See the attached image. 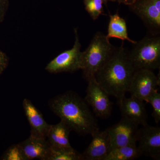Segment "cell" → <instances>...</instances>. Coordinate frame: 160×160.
<instances>
[{
    "label": "cell",
    "instance_id": "6da1fadb",
    "mask_svg": "<svg viewBox=\"0 0 160 160\" xmlns=\"http://www.w3.org/2000/svg\"><path fill=\"white\" fill-rule=\"evenodd\" d=\"M136 69L123 47H114L110 56L96 72L98 83L118 101L126 96Z\"/></svg>",
    "mask_w": 160,
    "mask_h": 160
},
{
    "label": "cell",
    "instance_id": "7a4b0ae2",
    "mask_svg": "<svg viewBox=\"0 0 160 160\" xmlns=\"http://www.w3.org/2000/svg\"><path fill=\"white\" fill-rule=\"evenodd\" d=\"M50 108L71 131L82 135L92 134L99 130L97 121L85 100L73 92H66L52 100Z\"/></svg>",
    "mask_w": 160,
    "mask_h": 160
},
{
    "label": "cell",
    "instance_id": "3957f363",
    "mask_svg": "<svg viewBox=\"0 0 160 160\" xmlns=\"http://www.w3.org/2000/svg\"><path fill=\"white\" fill-rule=\"evenodd\" d=\"M114 46L102 32H98L81 56V70L86 80L94 77L97 71L111 55Z\"/></svg>",
    "mask_w": 160,
    "mask_h": 160
},
{
    "label": "cell",
    "instance_id": "277c9868",
    "mask_svg": "<svg viewBox=\"0 0 160 160\" xmlns=\"http://www.w3.org/2000/svg\"><path fill=\"white\" fill-rule=\"evenodd\" d=\"M128 56L136 70L160 69V36H146L132 44Z\"/></svg>",
    "mask_w": 160,
    "mask_h": 160
},
{
    "label": "cell",
    "instance_id": "5b68a950",
    "mask_svg": "<svg viewBox=\"0 0 160 160\" xmlns=\"http://www.w3.org/2000/svg\"><path fill=\"white\" fill-rule=\"evenodd\" d=\"M75 42L71 49L66 50L51 60L46 67L50 73L73 72L81 69L82 45L80 43L78 29H74Z\"/></svg>",
    "mask_w": 160,
    "mask_h": 160
},
{
    "label": "cell",
    "instance_id": "8992f818",
    "mask_svg": "<svg viewBox=\"0 0 160 160\" xmlns=\"http://www.w3.org/2000/svg\"><path fill=\"white\" fill-rule=\"evenodd\" d=\"M129 9L144 23L152 35L160 34V0H136Z\"/></svg>",
    "mask_w": 160,
    "mask_h": 160
},
{
    "label": "cell",
    "instance_id": "52a82bcc",
    "mask_svg": "<svg viewBox=\"0 0 160 160\" xmlns=\"http://www.w3.org/2000/svg\"><path fill=\"white\" fill-rule=\"evenodd\" d=\"M87 81L88 86L84 100L91 106L96 116L103 119L109 118L112 109L109 94L98 83L94 77Z\"/></svg>",
    "mask_w": 160,
    "mask_h": 160
},
{
    "label": "cell",
    "instance_id": "ba28073f",
    "mask_svg": "<svg viewBox=\"0 0 160 160\" xmlns=\"http://www.w3.org/2000/svg\"><path fill=\"white\" fill-rule=\"evenodd\" d=\"M139 130L138 124L123 118L117 124L107 128L106 130L110 137V151L121 146L136 145Z\"/></svg>",
    "mask_w": 160,
    "mask_h": 160
},
{
    "label": "cell",
    "instance_id": "9c48e42d",
    "mask_svg": "<svg viewBox=\"0 0 160 160\" xmlns=\"http://www.w3.org/2000/svg\"><path fill=\"white\" fill-rule=\"evenodd\" d=\"M160 77L153 71L148 69H139L135 72L129 86L128 92L131 96L144 101L151 94L157 87L159 86Z\"/></svg>",
    "mask_w": 160,
    "mask_h": 160
},
{
    "label": "cell",
    "instance_id": "30bf717a",
    "mask_svg": "<svg viewBox=\"0 0 160 160\" xmlns=\"http://www.w3.org/2000/svg\"><path fill=\"white\" fill-rule=\"evenodd\" d=\"M137 146L141 156L160 159V128L158 126H143L139 129Z\"/></svg>",
    "mask_w": 160,
    "mask_h": 160
},
{
    "label": "cell",
    "instance_id": "8fae6325",
    "mask_svg": "<svg viewBox=\"0 0 160 160\" xmlns=\"http://www.w3.org/2000/svg\"><path fill=\"white\" fill-rule=\"evenodd\" d=\"M144 101L134 97L126 96L118 101L122 118L131 121L139 126L148 125V115Z\"/></svg>",
    "mask_w": 160,
    "mask_h": 160
},
{
    "label": "cell",
    "instance_id": "7c38bea8",
    "mask_svg": "<svg viewBox=\"0 0 160 160\" xmlns=\"http://www.w3.org/2000/svg\"><path fill=\"white\" fill-rule=\"evenodd\" d=\"M92 140L82 154V160H104L110 151V139L106 130L95 132Z\"/></svg>",
    "mask_w": 160,
    "mask_h": 160
},
{
    "label": "cell",
    "instance_id": "4fadbf2b",
    "mask_svg": "<svg viewBox=\"0 0 160 160\" xmlns=\"http://www.w3.org/2000/svg\"><path fill=\"white\" fill-rule=\"evenodd\" d=\"M22 105L31 127L30 135L46 139L50 125L46 122L41 112L30 100L24 99Z\"/></svg>",
    "mask_w": 160,
    "mask_h": 160
},
{
    "label": "cell",
    "instance_id": "5bb4252c",
    "mask_svg": "<svg viewBox=\"0 0 160 160\" xmlns=\"http://www.w3.org/2000/svg\"><path fill=\"white\" fill-rule=\"evenodd\" d=\"M18 144L26 160H47L50 146L46 139L30 135Z\"/></svg>",
    "mask_w": 160,
    "mask_h": 160
},
{
    "label": "cell",
    "instance_id": "9a60e30c",
    "mask_svg": "<svg viewBox=\"0 0 160 160\" xmlns=\"http://www.w3.org/2000/svg\"><path fill=\"white\" fill-rule=\"evenodd\" d=\"M71 131L69 126L61 120L59 123L50 125L47 133V141L50 147L58 148H72L69 142Z\"/></svg>",
    "mask_w": 160,
    "mask_h": 160
},
{
    "label": "cell",
    "instance_id": "2e32d148",
    "mask_svg": "<svg viewBox=\"0 0 160 160\" xmlns=\"http://www.w3.org/2000/svg\"><path fill=\"white\" fill-rule=\"evenodd\" d=\"M106 36L108 39L116 38L122 40V42L128 41L132 44H134L136 42L129 37L126 20L121 17L118 12L109 15L108 33Z\"/></svg>",
    "mask_w": 160,
    "mask_h": 160
},
{
    "label": "cell",
    "instance_id": "e0dca14e",
    "mask_svg": "<svg viewBox=\"0 0 160 160\" xmlns=\"http://www.w3.org/2000/svg\"><path fill=\"white\" fill-rule=\"evenodd\" d=\"M140 156L137 145H129L112 149L104 160H132Z\"/></svg>",
    "mask_w": 160,
    "mask_h": 160
},
{
    "label": "cell",
    "instance_id": "ac0fdd59",
    "mask_svg": "<svg viewBox=\"0 0 160 160\" xmlns=\"http://www.w3.org/2000/svg\"><path fill=\"white\" fill-rule=\"evenodd\" d=\"M82 160V154L73 148H58L50 147L47 160Z\"/></svg>",
    "mask_w": 160,
    "mask_h": 160
},
{
    "label": "cell",
    "instance_id": "d6986e66",
    "mask_svg": "<svg viewBox=\"0 0 160 160\" xmlns=\"http://www.w3.org/2000/svg\"><path fill=\"white\" fill-rule=\"evenodd\" d=\"M86 11L92 20H96L103 12V2L102 0H84Z\"/></svg>",
    "mask_w": 160,
    "mask_h": 160
},
{
    "label": "cell",
    "instance_id": "ffe728a7",
    "mask_svg": "<svg viewBox=\"0 0 160 160\" xmlns=\"http://www.w3.org/2000/svg\"><path fill=\"white\" fill-rule=\"evenodd\" d=\"M145 102L150 103L153 109L152 116L156 124L160 122V94L157 90H154L147 98Z\"/></svg>",
    "mask_w": 160,
    "mask_h": 160
},
{
    "label": "cell",
    "instance_id": "44dd1931",
    "mask_svg": "<svg viewBox=\"0 0 160 160\" xmlns=\"http://www.w3.org/2000/svg\"><path fill=\"white\" fill-rule=\"evenodd\" d=\"M5 160H26L19 144H15L9 147L3 158Z\"/></svg>",
    "mask_w": 160,
    "mask_h": 160
},
{
    "label": "cell",
    "instance_id": "7402d4cb",
    "mask_svg": "<svg viewBox=\"0 0 160 160\" xmlns=\"http://www.w3.org/2000/svg\"><path fill=\"white\" fill-rule=\"evenodd\" d=\"M9 6V0H0V23L4 19Z\"/></svg>",
    "mask_w": 160,
    "mask_h": 160
},
{
    "label": "cell",
    "instance_id": "603a6c76",
    "mask_svg": "<svg viewBox=\"0 0 160 160\" xmlns=\"http://www.w3.org/2000/svg\"><path fill=\"white\" fill-rule=\"evenodd\" d=\"M9 59L5 53L0 51V74L8 66Z\"/></svg>",
    "mask_w": 160,
    "mask_h": 160
},
{
    "label": "cell",
    "instance_id": "cb8c5ba5",
    "mask_svg": "<svg viewBox=\"0 0 160 160\" xmlns=\"http://www.w3.org/2000/svg\"><path fill=\"white\" fill-rule=\"evenodd\" d=\"M113 2H117L119 4H123L126 6H129L133 4L136 0H110Z\"/></svg>",
    "mask_w": 160,
    "mask_h": 160
},
{
    "label": "cell",
    "instance_id": "d4e9b609",
    "mask_svg": "<svg viewBox=\"0 0 160 160\" xmlns=\"http://www.w3.org/2000/svg\"><path fill=\"white\" fill-rule=\"evenodd\" d=\"M102 1L103 4H107V2L108 1H110V0H102Z\"/></svg>",
    "mask_w": 160,
    "mask_h": 160
}]
</instances>
